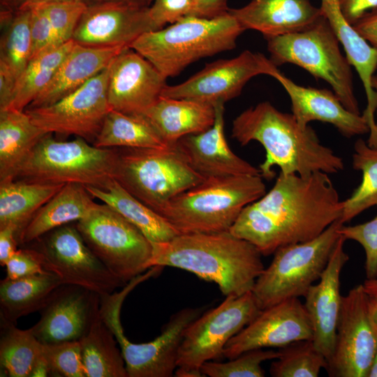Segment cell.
Instances as JSON below:
<instances>
[{"label": "cell", "mask_w": 377, "mask_h": 377, "mask_svg": "<svg viewBox=\"0 0 377 377\" xmlns=\"http://www.w3.org/2000/svg\"><path fill=\"white\" fill-rule=\"evenodd\" d=\"M64 185L19 179L0 182V228L13 226L19 243L22 232L34 215Z\"/></svg>", "instance_id": "4dcf8cb0"}, {"label": "cell", "mask_w": 377, "mask_h": 377, "mask_svg": "<svg viewBox=\"0 0 377 377\" xmlns=\"http://www.w3.org/2000/svg\"><path fill=\"white\" fill-rule=\"evenodd\" d=\"M340 234L346 239L358 242L366 256L365 271L367 279L377 278V215L371 220L355 226H342Z\"/></svg>", "instance_id": "7bdbcfd3"}, {"label": "cell", "mask_w": 377, "mask_h": 377, "mask_svg": "<svg viewBox=\"0 0 377 377\" xmlns=\"http://www.w3.org/2000/svg\"><path fill=\"white\" fill-rule=\"evenodd\" d=\"M101 296L86 288L62 283L38 311L31 328L43 344L80 341L100 314Z\"/></svg>", "instance_id": "ac0fdd59"}, {"label": "cell", "mask_w": 377, "mask_h": 377, "mask_svg": "<svg viewBox=\"0 0 377 377\" xmlns=\"http://www.w3.org/2000/svg\"><path fill=\"white\" fill-rule=\"evenodd\" d=\"M373 89L375 93V97H376V110H375V115H376V124L377 127V76H374L373 80Z\"/></svg>", "instance_id": "9f6ffc18"}, {"label": "cell", "mask_w": 377, "mask_h": 377, "mask_svg": "<svg viewBox=\"0 0 377 377\" xmlns=\"http://www.w3.org/2000/svg\"><path fill=\"white\" fill-rule=\"evenodd\" d=\"M43 353L53 376L86 377L79 341L43 344Z\"/></svg>", "instance_id": "b9f144b4"}, {"label": "cell", "mask_w": 377, "mask_h": 377, "mask_svg": "<svg viewBox=\"0 0 377 377\" xmlns=\"http://www.w3.org/2000/svg\"><path fill=\"white\" fill-rule=\"evenodd\" d=\"M84 2L89 3V2H94V1H145L151 3V0H81Z\"/></svg>", "instance_id": "6f0895ef"}, {"label": "cell", "mask_w": 377, "mask_h": 377, "mask_svg": "<svg viewBox=\"0 0 377 377\" xmlns=\"http://www.w3.org/2000/svg\"><path fill=\"white\" fill-rule=\"evenodd\" d=\"M47 133L33 123L25 110H0V182L15 179L24 161Z\"/></svg>", "instance_id": "f1b7e54d"}, {"label": "cell", "mask_w": 377, "mask_h": 377, "mask_svg": "<svg viewBox=\"0 0 377 377\" xmlns=\"http://www.w3.org/2000/svg\"><path fill=\"white\" fill-rule=\"evenodd\" d=\"M193 0H151L149 12L159 29L189 15Z\"/></svg>", "instance_id": "f6af8a7d"}, {"label": "cell", "mask_w": 377, "mask_h": 377, "mask_svg": "<svg viewBox=\"0 0 377 377\" xmlns=\"http://www.w3.org/2000/svg\"><path fill=\"white\" fill-rule=\"evenodd\" d=\"M30 8L31 59L43 51L60 45L57 42L44 0H25ZM62 45V44H61Z\"/></svg>", "instance_id": "ee69618b"}, {"label": "cell", "mask_w": 377, "mask_h": 377, "mask_svg": "<svg viewBox=\"0 0 377 377\" xmlns=\"http://www.w3.org/2000/svg\"><path fill=\"white\" fill-rule=\"evenodd\" d=\"M117 148H100L83 138L60 140L47 133L20 168L15 179L47 184L77 183L105 188L115 179Z\"/></svg>", "instance_id": "52a82bcc"}, {"label": "cell", "mask_w": 377, "mask_h": 377, "mask_svg": "<svg viewBox=\"0 0 377 377\" xmlns=\"http://www.w3.org/2000/svg\"><path fill=\"white\" fill-rule=\"evenodd\" d=\"M166 80L147 59L127 47L108 66L110 106L123 113L143 114L160 98Z\"/></svg>", "instance_id": "ffe728a7"}, {"label": "cell", "mask_w": 377, "mask_h": 377, "mask_svg": "<svg viewBox=\"0 0 377 377\" xmlns=\"http://www.w3.org/2000/svg\"><path fill=\"white\" fill-rule=\"evenodd\" d=\"M6 277L16 279L46 272L34 251L27 247L17 249L6 263Z\"/></svg>", "instance_id": "bcb514c9"}, {"label": "cell", "mask_w": 377, "mask_h": 377, "mask_svg": "<svg viewBox=\"0 0 377 377\" xmlns=\"http://www.w3.org/2000/svg\"><path fill=\"white\" fill-rule=\"evenodd\" d=\"M338 220L318 237L279 248L269 265L256 279L252 293L260 309L304 297L319 280L341 237Z\"/></svg>", "instance_id": "30bf717a"}, {"label": "cell", "mask_w": 377, "mask_h": 377, "mask_svg": "<svg viewBox=\"0 0 377 377\" xmlns=\"http://www.w3.org/2000/svg\"><path fill=\"white\" fill-rule=\"evenodd\" d=\"M55 38L59 44L73 40L87 3L81 0H44Z\"/></svg>", "instance_id": "60d3db41"}, {"label": "cell", "mask_w": 377, "mask_h": 377, "mask_svg": "<svg viewBox=\"0 0 377 377\" xmlns=\"http://www.w3.org/2000/svg\"><path fill=\"white\" fill-rule=\"evenodd\" d=\"M23 1V0H0L1 10H14Z\"/></svg>", "instance_id": "db71d44e"}, {"label": "cell", "mask_w": 377, "mask_h": 377, "mask_svg": "<svg viewBox=\"0 0 377 377\" xmlns=\"http://www.w3.org/2000/svg\"><path fill=\"white\" fill-rule=\"evenodd\" d=\"M168 145L209 129L214 122L212 105L186 98H160L144 113Z\"/></svg>", "instance_id": "4316f807"}, {"label": "cell", "mask_w": 377, "mask_h": 377, "mask_svg": "<svg viewBox=\"0 0 377 377\" xmlns=\"http://www.w3.org/2000/svg\"><path fill=\"white\" fill-rule=\"evenodd\" d=\"M151 243L149 269L172 267L190 272L215 283L226 297L252 291L265 269L258 249L230 231L179 234Z\"/></svg>", "instance_id": "3957f363"}, {"label": "cell", "mask_w": 377, "mask_h": 377, "mask_svg": "<svg viewBox=\"0 0 377 377\" xmlns=\"http://www.w3.org/2000/svg\"><path fill=\"white\" fill-rule=\"evenodd\" d=\"M93 145L100 148H158L168 145L143 114L110 110Z\"/></svg>", "instance_id": "d6a6232c"}, {"label": "cell", "mask_w": 377, "mask_h": 377, "mask_svg": "<svg viewBox=\"0 0 377 377\" xmlns=\"http://www.w3.org/2000/svg\"><path fill=\"white\" fill-rule=\"evenodd\" d=\"M140 274L120 291L101 295L100 316L113 332L122 353L128 377H170L177 367L179 350L188 327L203 313V308L186 307L175 313L154 340L136 343L126 337L121 322V310L127 295L147 281Z\"/></svg>", "instance_id": "8992f818"}, {"label": "cell", "mask_w": 377, "mask_h": 377, "mask_svg": "<svg viewBox=\"0 0 377 377\" xmlns=\"http://www.w3.org/2000/svg\"><path fill=\"white\" fill-rule=\"evenodd\" d=\"M313 330L304 304L292 298L262 309L226 344L223 356L229 359L254 349L283 348L300 340L312 339Z\"/></svg>", "instance_id": "d6986e66"}, {"label": "cell", "mask_w": 377, "mask_h": 377, "mask_svg": "<svg viewBox=\"0 0 377 377\" xmlns=\"http://www.w3.org/2000/svg\"><path fill=\"white\" fill-rule=\"evenodd\" d=\"M279 71L263 54L245 50L236 57L207 64L184 82L166 84L161 96L194 100L214 106L238 96L252 77L263 74L273 77Z\"/></svg>", "instance_id": "2e32d148"}, {"label": "cell", "mask_w": 377, "mask_h": 377, "mask_svg": "<svg viewBox=\"0 0 377 377\" xmlns=\"http://www.w3.org/2000/svg\"><path fill=\"white\" fill-rule=\"evenodd\" d=\"M0 69L17 82L31 59L30 8L27 1L13 11H0Z\"/></svg>", "instance_id": "836d02e7"}, {"label": "cell", "mask_w": 377, "mask_h": 377, "mask_svg": "<svg viewBox=\"0 0 377 377\" xmlns=\"http://www.w3.org/2000/svg\"><path fill=\"white\" fill-rule=\"evenodd\" d=\"M266 40L270 60L276 66L291 64L304 68L328 83L347 110L361 114L351 66L341 53L339 38L325 15L304 30Z\"/></svg>", "instance_id": "ba28073f"}, {"label": "cell", "mask_w": 377, "mask_h": 377, "mask_svg": "<svg viewBox=\"0 0 377 377\" xmlns=\"http://www.w3.org/2000/svg\"><path fill=\"white\" fill-rule=\"evenodd\" d=\"M342 212L343 201L328 174L280 172L272 188L246 206L229 231L269 256L318 237L340 220Z\"/></svg>", "instance_id": "6da1fadb"}, {"label": "cell", "mask_w": 377, "mask_h": 377, "mask_svg": "<svg viewBox=\"0 0 377 377\" xmlns=\"http://www.w3.org/2000/svg\"><path fill=\"white\" fill-rule=\"evenodd\" d=\"M353 26L377 50V7L366 13Z\"/></svg>", "instance_id": "681fc988"}, {"label": "cell", "mask_w": 377, "mask_h": 377, "mask_svg": "<svg viewBox=\"0 0 377 377\" xmlns=\"http://www.w3.org/2000/svg\"><path fill=\"white\" fill-rule=\"evenodd\" d=\"M377 351V327L363 285L342 296L335 346L326 369L332 377H367Z\"/></svg>", "instance_id": "9a60e30c"}, {"label": "cell", "mask_w": 377, "mask_h": 377, "mask_svg": "<svg viewBox=\"0 0 377 377\" xmlns=\"http://www.w3.org/2000/svg\"><path fill=\"white\" fill-rule=\"evenodd\" d=\"M150 4L135 1L87 3L73 40L89 47H130L142 34L159 29L151 17Z\"/></svg>", "instance_id": "e0dca14e"}, {"label": "cell", "mask_w": 377, "mask_h": 377, "mask_svg": "<svg viewBox=\"0 0 377 377\" xmlns=\"http://www.w3.org/2000/svg\"><path fill=\"white\" fill-rule=\"evenodd\" d=\"M231 136L242 146L257 141L264 147L265 158L258 168L266 179L274 177L275 166L284 175L303 177L338 173L344 168L343 159L320 142L309 125L302 126L292 113L281 112L268 101L241 112L232 121Z\"/></svg>", "instance_id": "7a4b0ae2"}, {"label": "cell", "mask_w": 377, "mask_h": 377, "mask_svg": "<svg viewBox=\"0 0 377 377\" xmlns=\"http://www.w3.org/2000/svg\"><path fill=\"white\" fill-rule=\"evenodd\" d=\"M367 377H377V351L371 364Z\"/></svg>", "instance_id": "11a10c76"}, {"label": "cell", "mask_w": 377, "mask_h": 377, "mask_svg": "<svg viewBox=\"0 0 377 377\" xmlns=\"http://www.w3.org/2000/svg\"><path fill=\"white\" fill-rule=\"evenodd\" d=\"M75 225L90 250L124 283L149 269L151 241L108 205L98 204Z\"/></svg>", "instance_id": "8fae6325"}, {"label": "cell", "mask_w": 377, "mask_h": 377, "mask_svg": "<svg viewBox=\"0 0 377 377\" xmlns=\"http://www.w3.org/2000/svg\"><path fill=\"white\" fill-rule=\"evenodd\" d=\"M74 44V40H71L31 59L17 82L12 101L6 109L25 110L51 81Z\"/></svg>", "instance_id": "d590c367"}, {"label": "cell", "mask_w": 377, "mask_h": 377, "mask_svg": "<svg viewBox=\"0 0 377 377\" xmlns=\"http://www.w3.org/2000/svg\"><path fill=\"white\" fill-rule=\"evenodd\" d=\"M345 241L341 235L318 283L313 284L304 297L313 330L311 340L327 362L334 352L341 307V273L349 259L343 249Z\"/></svg>", "instance_id": "44dd1931"}, {"label": "cell", "mask_w": 377, "mask_h": 377, "mask_svg": "<svg viewBox=\"0 0 377 377\" xmlns=\"http://www.w3.org/2000/svg\"><path fill=\"white\" fill-rule=\"evenodd\" d=\"M280 354L279 350H251L226 362H206L200 371L205 376L209 377H263L265 371L261 367L262 362L276 360Z\"/></svg>", "instance_id": "ab89813d"}, {"label": "cell", "mask_w": 377, "mask_h": 377, "mask_svg": "<svg viewBox=\"0 0 377 377\" xmlns=\"http://www.w3.org/2000/svg\"><path fill=\"white\" fill-rule=\"evenodd\" d=\"M85 187L94 198L115 210L151 242H166L180 234L165 219L131 194L116 179L103 188Z\"/></svg>", "instance_id": "f546056e"}, {"label": "cell", "mask_w": 377, "mask_h": 377, "mask_svg": "<svg viewBox=\"0 0 377 377\" xmlns=\"http://www.w3.org/2000/svg\"><path fill=\"white\" fill-rule=\"evenodd\" d=\"M346 21L353 25L366 13L377 7V0H338Z\"/></svg>", "instance_id": "7dc6e473"}, {"label": "cell", "mask_w": 377, "mask_h": 377, "mask_svg": "<svg viewBox=\"0 0 377 377\" xmlns=\"http://www.w3.org/2000/svg\"><path fill=\"white\" fill-rule=\"evenodd\" d=\"M280 356L269 369L273 377H317L327 369V360L311 339L295 341L280 348Z\"/></svg>", "instance_id": "f35d334b"}, {"label": "cell", "mask_w": 377, "mask_h": 377, "mask_svg": "<svg viewBox=\"0 0 377 377\" xmlns=\"http://www.w3.org/2000/svg\"><path fill=\"white\" fill-rule=\"evenodd\" d=\"M115 179L158 212L172 198L205 179L195 172L177 142L158 148H117Z\"/></svg>", "instance_id": "9c48e42d"}, {"label": "cell", "mask_w": 377, "mask_h": 377, "mask_svg": "<svg viewBox=\"0 0 377 377\" xmlns=\"http://www.w3.org/2000/svg\"><path fill=\"white\" fill-rule=\"evenodd\" d=\"M228 13L245 31H258L265 38L301 31L324 15L311 0H251Z\"/></svg>", "instance_id": "cb8c5ba5"}, {"label": "cell", "mask_w": 377, "mask_h": 377, "mask_svg": "<svg viewBox=\"0 0 377 377\" xmlns=\"http://www.w3.org/2000/svg\"><path fill=\"white\" fill-rule=\"evenodd\" d=\"M43 348L31 328L20 330L1 318L0 365L6 376L30 377Z\"/></svg>", "instance_id": "8d00e7d4"}, {"label": "cell", "mask_w": 377, "mask_h": 377, "mask_svg": "<svg viewBox=\"0 0 377 377\" xmlns=\"http://www.w3.org/2000/svg\"><path fill=\"white\" fill-rule=\"evenodd\" d=\"M244 31L228 12L214 18L187 15L170 26L142 34L130 47L167 79L202 58L235 48Z\"/></svg>", "instance_id": "277c9868"}, {"label": "cell", "mask_w": 377, "mask_h": 377, "mask_svg": "<svg viewBox=\"0 0 377 377\" xmlns=\"http://www.w3.org/2000/svg\"><path fill=\"white\" fill-rule=\"evenodd\" d=\"M265 193L260 175L210 177L170 199L158 213L180 234L229 231L242 209Z\"/></svg>", "instance_id": "5b68a950"}, {"label": "cell", "mask_w": 377, "mask_h": 377, "mask_svg": "<svg viewBox=\"0 0 377 377\" xmlns=\"http://www.w3.org/2000/svg\"><path fill=\"white\" fill-rule=\"evenodd\" d=\"M108 67L58 101L27 108L25 112L35 125L47 133L74 135L93 144L112 110L108 98Z\"/></svg>", "instance_id": "5bb4252c"}, {"label": "cell", "mask_w": 377, "mask_h": 377, "mask_svg": "<svg viewBox=\"0 0 377 377\" xmlns=\"http://www.w3.org/2000/svg\"><path fill=\"white\" fill-rule=\"evenodd\" d=\"M62 282L55 274L45 272L0 282L1 318L16 323L24 316L38 311Z\"/></svg>", "instance_id": "1f68e13d"}, {"label": "cell", "mask_w": 377, "mask_h": 377, "mask_svg": "<svg viewBox=\"0 0 377 377\" xmlns=\"http://www.w3.org/2000/svg\"><path fill=\"white\" fill-rule=\"evenodd\" d=\"M19 243L16 229L13 226L0 228V265L5 266L17 251Z\"/></svg>", "instance_id": "f907efd6"}, {"label": "cell", "mask_w": 377, "mask_h": 377, "mask_svg": "<svg viewBox=\"0 0 377 377\" xmlns=\"http://www.w3.org/2000/svg\"><path fill=\"white\" fill-rule=\"evenodd\" d=\"M127 47H94L75 43L51 81L27 108L51 105L75 91Z\"/></svg>", "instance_id": "484cf974"}, {"label": "cell", "mask_w": 377, "mask_h": 377, "mask_svg": "<svg viewBox=\"0 0 377 377\" xmlns=\"http://www.w3.org/2000/svg\"><path fill=\"white\" fill-rule=\"evenodd\" d=\"M260 311L249 291L240 296H226L219 306L203 312L186 329L175 376H205L200 371L202 365L223 357L227 343Z\"/></svg>", "instance_id": "7c38bea8"}, {"label": "cell", "mask_w": 377, "mask_h": 377, "mask_svg": "<svg viewBox=\"0 0 377 377\" xmlns=\"http://www.w3.org/2000/svg\"><path fill=\"white\" fill-rule=\"evenodd\" d=\"M45 376H53V372L49 362L42 352L33 367L30 377Z\"/></svg>", "instance_id": "f5cc1de1"}, {"label": "cell", "mask_w": 377, "mask_h": 377, "mask_svg": "<svg viewBox=\"0 0 377 377\" xmlns=\"http://www.w3.org/2000/svg\"><path fill=\"white\" fill-rule=\"evenodd\" d=\"M228 9V0H193L188 15L214 18L227 14Z\"/></svg>", "instance_id": "c3c4849f"}, {"label": "cell", "mask_w": 377, "mask_h": 377, "mask_svg": "<svg viewBox=\"0 0 377 377\" xmlns=\"http://www.w3.org/2000/svg\"><path fill=\"white\" fill-rule=\"evenodd\" d=\"M353 168L362 172V182L350 196L343 200L340 221L344 224L366 209L377 206V147L362 139L354 145Z\"/></svg>", "instance_id": "74e56055"}, {"label": "cell", "mask_w": 377, "mask_h": 377, "mask_svg": "<svg viewBox=\"0 0 377 377\" xmlns=\"http://www.w3.org/2000/svg\"><path fill=\"white\" fill-rule=\"evenodd\" d=\"M320 8L342 45L349 64L355 68L362 82L367 100L362 114L369 128L367 144L377 147L376 97L373 89L374 73L377 68V50L346 21L338 0H321Z\"/></svg>", "instance_id": "d4e9b609"}, {"label": "cell", "mask_w": 377, "mask_h": 377, "mask_svg": "<svg viewBox=\"0 0 377 377\" xmlns=\"http://www.w3.org/2000/svg\"><path fill=\"white\" fill-rule=\"evenodd\" d=\"M273 77L289 96L292 114L302 126L306 127L309 122L318 121L333 125L346 138L369 133L363 115L347 110L334 92L299 85L280 71Z\"/></svg>", "instance_id": "603a6c76"}, {"label": "cell", "mask_w": 377, "mask_h": 377, "mask_svg": "<svg viewBox=\"0 0 377 377\" xmlns=\"http://www.w3.org/2000/svg\"><path fill=\"white\" fill-rule=\"evenodd\" d=\"M363 286L369 295V311L371 318L377 327V278L367 279Z\"/></svg>", "instance_id": "816d5d0a"}, {"label": "cell", "mask_w": 377, "mask_h": 377, "mask_svg": "<svg viewBox=\"0 0 377 377\" xmlns=\"http://www.w3.org/2000/svg\"><path fill=\"white\" fill-rule=\"evenodd\" d=\"M23 1H25V0H23Z\"/></svg>", "instance_id": "680465c9"}, {"label": "cell", "mask_w": 377, "mask_h": 377, "mask_svg": "<svg viewBox=\"0 0 377 377\" xmlns=\"http://www.w3.org/2000/svg\"><path fill=\"white\" fill-rule=\"evenodd\" d=\"M85 186L67 183L34 215L22 232L19 245L28 244L60 226L87 216L98 205Z\"/></svg>", "instance_id": "83f0119b"}, {"label": "cell", "mask_w": 377, "mask_h": 377, "mask_svg": "<svg viewBox=\"0 0 377 377\" xmlns=\"http://www.w3.org/2000/svg\"><path fill=\"white\" fill-rule=\"evenodd\" d=\"M79 341L86 377H128L118 342L100 314Z\"/></svg>", "instance_id": "e575fe53"}, {"label": "cell", "mask_w": 377, "mask_h": 377, "mask_svg": "<svg viewBox=\"0 0 377 377\" xmlns=\"http://www.w3.org/2000/svg\"><path fill=\"white\" fill-rule=\"evenodd\" d=\"M214 107L215 119L209 129L186 135L177 142L191 166L205 179L260 175L259 168L240 158L230 148L224 134V103H218Z\"/></svg>", "instance_id": "7402d4cb"}, {"label": "cell", "mask_w": 377, "mask_h": 377, "mask_svg": "<svg viewBox=\"0 0 377 377\" xmlns=\"http://www.w3.org/2000/svg\"><path fill=\"white\" fill-rule=\"evenodd\" d=\"M22 247L31 249L43 269L62 283L80 286L100 296L126 285L90 250L75 223L57 228Z\"/></svg>", "instance_id": "4fadbf2b"}]
</instances>
